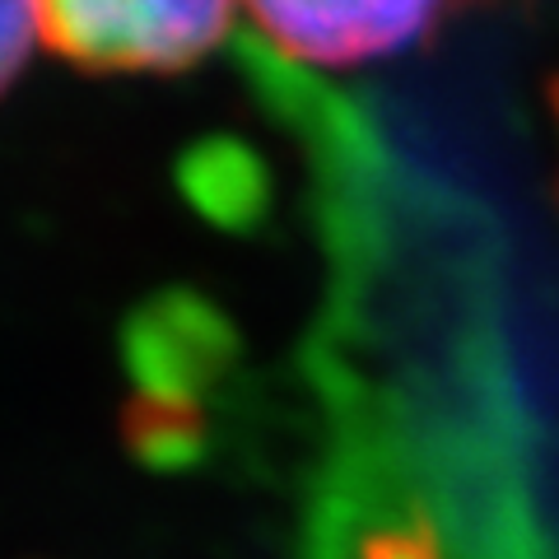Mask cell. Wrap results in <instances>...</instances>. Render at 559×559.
I'll use <instances>...</instances> for the list:
<instances>
[{
	"mask_svg": "<svg viewBox=\"0 0 559 559\" xmlns=\"http://www.w3.org/2000/svg\"><path fill=\"white\" fill-rule=\"evenodd\" d=\"M242 0H43V47L98 75H178L224 43Z\"/></svg>",
	"mask_w": 559,
	"mask_h": 559,
	"instance_id": "obj_1",
	"label": "cell"
},
{
	"mask_svg": "<svg viewBox=\"0 0 559 559\" xmlns=\"http://www.w3.org/2000/svg\"><path fill=\"white\" fill-rule=\"evenodd\" d=\"M448 0H242L266 38L308 66H364L406 51Z\"/></svg>",
	"mask_w": 559,
	"mask_h": 559,
	"instance_id": "obj_2",
	"label": "cell"
},
{
	"mask_svg": "<svg viewBox=\"0 0 559 559\" xmlns=\"http://www.w3.org/2000/svg\"><path fill=\"white\" fill-rule=\"evenodd\" d=\"M43 47V0H0V94Z\"/></svg>",
	"mask_w": 559,
	"mask_h": 559,
	"instance_id": "obj_3",
	"label": "cell"
}]
</instances>
